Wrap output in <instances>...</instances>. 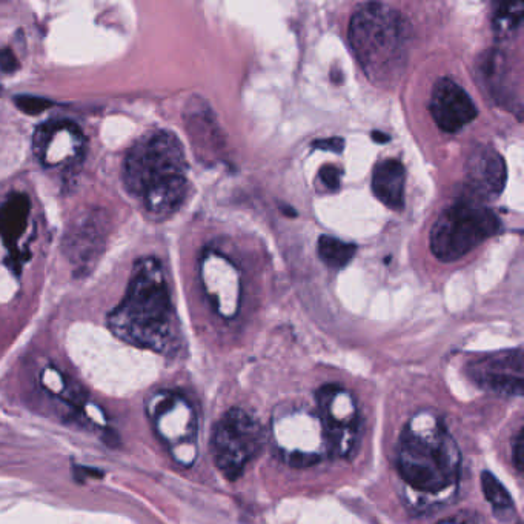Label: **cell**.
Wrapping results in <instances>:
<instances>
[{
    "mask_svg": "<svg viewBox=\"0 0 524 524\" xmlns=\"http://www.w3.org/2000/svg\"><path fill=\"white\" fill-rule=\"evenodd\" d=\"M200 279L209 303L223 319H233L240 306V276L228 257L206 249L200 259Z\"/></svg>",
    "mask_w": 524,
    "mask_h": 524,
    "instance_id": "7c38bea8",
    "label": "cell"
},
{
    "mask_svg": "<svg viewBox=\"0 0 524 524\" xmlns=\"http://www.w3.org/2000/svg\"><path fill=\"white\" fill-rule=\"evenodd\" d=\"M0 93H2V87H0Z\"/></svg>",
    "mask_w": 524,
    "mask_h": 524,
    "instance_id": "f1b7e54d",
    "label": "cell"
},
{
    "mask_svg": "<svg viewBox=\"0 0 524 524\" xmlns=\"http://www.w3.org/2000/svg\"><path fill=\"white\" fill-rule=\"evenodd\" d=\"M16 107L28 116H39L45 113L48 108L53 107L54 103L51 100L44 99V97L34 96H16L14 97Z\"/></svg>",
    "mask_w": 524,
    "mask_h": 524,
    "instance_id": "7402d4cb",
    "label": "cell"
},
{
    "mask_svg": "<svg viewBox=\"0 0 524 524\" xmlns=\"http://www.w3.org/2000/svg\"><path fill=\"white\" fill-rule=\"evenodd\" d=\"M429 111L437 127L445 133H457L477 117L471 96L449 77H442L432 88Z\"/></svg>",
    "mask_w": 524,
    "mask_h": 524,
    "instance_id": "5bb4252c",
    "label": "cell"
},
{
    "mask_svg": "<svg viewBox=\"0 0 524 524\" xmlns=\"http://www.w3.org/2000/svg\"><path fill=\"white\" fill-rule=\"evenodd\" d=\"M320 179L328 190H339L340 183H342V171L332 165L323 166L320 170Z\"/></svg>",
    "mask_w": 524,
    "mask_h": 524,
    "instance_id": "603a6c76",
    "label": "cell"
},
{
    "mask_svg": "<svg viewBox=\"0 0 524 524\" xmlns=\"http://www.w3.org/2000/svg\"><path fill=\"white\" fill-rule=\"evenodd\" d=\"M87 140L82 130L70 120H51L37 128L33 137V151L45 168L65 166L67 170L79 166L85 154Z\"/></svg>",
    "mask_w": 524,
    "mask_h": 524,
    "instance_id": "8fae6325",
    "label": "cell"
},
{
    "mask_svg": "<svg viewBox=\"0 0 524 524\" xmlns=\"http://www.w3.org/2000/svg\"><path fill=\"white\" fill-rule=\"evenodd\" d=\"M317 251H319L320 260L328 268L342 269L354 259L357 246L354 243L334 239V237L322 236L319 239Z\"/></svg>",
    "mask_w": 524,
    "mask_h": 524,
    "instance_id": "ffe728a7",
    "label": "cell"
},
{
    "mask_svg": "<svg viewBox=\"0 0 524 524\" xmlns=\"http://www.w3.org/2000/svg\"><path fill=\"white\" fill-rule=\"evenodd\" d=\"M408 20L386 4L360 5L349 24V42L360 67L374 83H389L405 70L408 59Z\"/></svg>",
    "mask_w": 524,
    "mask_h": 524,
    "instance_id": "277c9868",
    "label": "cell"
},
{
    "mask_svg": "<svg viewBox=\"0 0 524 524\" xmlns=\"http://www.w3.org/2000/svg\"><path fill=\"white\" fill-rule=\"evenodd\" d=\"M148 415L171 454L182 465H193L197 455V415L176 392L162 391L148 398Z\"/></svg>",
    "mask_w": 524,
    "mask_h": 524,
    "instance_id": "52a82bcc",
    "label": "cell"
},
{
    "mask_svg": "<svg viewBox=\"0 0 524 524\" xmlns=\"http://www.w3.org/2000/svg\"><path fill=\"white\" fill-rule=\"evenodd\" d=\"M76 471L77 472H83V475H85V477L100 478L103 475L102 472H100V471H93V469H90V468H77Z\"/></svg>",
    "mask_w": 524,
    "mask_h": 524,
    "instance_id": "4316f807",
    "label": "cell"
},
{
    "mask_svg": "<svg viewBox=\"0 0 524 524\" xmlns=\"http://www.w3.org/2000/svg\"><path fill=\"white\" fill-rule=\"evenodd\" d=\"M110 231V214L102 208L85 209L71 222L62 249L73 266L74 276L87 277L93 272L107 248Z\"/></svg>",
    "mask_w": 524,
    "mask_h": 524,
    "instance_id": "30bf717a",
    "label": "cell"
},
{
    "mask_svg": "<svg viewBox=\"0 0 524 524\" xmlns=\"http://www.w3.org/2000/svg\"><path fill=\"white\" fill-rule=\"evenodd\" d=\"M524 5L521 2H503L495 5L492 28L501 39L511 37L523 24Z\"/></svg>",
    "mask_w": 524,
    "mask_h": 524,
    "instance_id": "44dd1931",
    "label": "cell"
},
{
    "mask_svg": "<svg viewBox=\"0 0 524 524\" xmlns=\"http://www.w3.org/2000/svg\"><path fill=\"white\" fill-rule=\"evenodd\" d=\"M501 222L491 209L463 200L443 211L431 229V251L440 262L463 259L477 246L500 233Z\"/></svg>",
    "mask_w": 524,
    "mask_h": 524,
    "instance_id": "5b68a950",
    "label": "cell"
},
{
    "mask_svg": "<svg viewBox=\"0 0 524 524\" xmlns=\"http://www.w3.org/2000/svg\"><path fill=\"white\" fill-rule=\"evenodd\" d=\"M466 180L480 200H494L505 190L508 170L503 157L489 146H477L466 162Z\"/></svg>",
    "mask_w": 524,
    "mask_h": 524,
    "instance_id": "9a60e30c",
    "label": "cell"
},
{
    "mask_svg": "<svg viewBox=\"0 0 524 524\" xmlns=\"http://www.w3.org/2000/svg\"><path fill=\"white\" fill-rule=\"evenodd\" d=\"M314 146L319 148V150H328L334 151V153H340V151H343L345 142H343V139H339V137H332V139L328 140H317V142H314Z\"/></svg>",
    "mask_w": 524,
    "mask_h": 524,
    "instance_id": "484cf974",
    "label": "cell"
},
{
    "mask_svg": "<svg viewBox=\"0 0 524 524\" xmlns=\"http://www.w3.org/2000/svg\"><path fill=\"white\" fill-rule=\"evenodd\" d=\"M440 524H469V523H465V521L446 520V521H442V523Z\"/></svg>",
    "mask_w": 524,
    "mask_h": 524,
    "instance_id": "83f0119b",
    "label": "cell"
},
{
    "mask_svg": "<svg viewBox=\"0 0 524 524\" xmlns=\"http://www.w3.org/2000/svg\"><path fill=\"white\" fill-rule=\"evenodd\" d=\"M523 452H524V437L523 429L518 431V434L515 435L514 440H512V461H514L515 468L517 471L523 472Z\"/></svg>",
    "mask_w": 524,
    "mask_h": 524,
    "instance_id": "cb8c5ba5",
    "label": "cell"
},
{
    "mask_svg": "<svg viewBox=\"0 0 524 524\" xmlns=\"http://www.w3.org/2000/svg\"><path fill=\"white\" fill-rule=\"evenodd\" d=\"M468 374L481 389L505 397H521L524 386L523 351L518 348L483 355L471 362Z\"/></svg>",
    "mask_w": 524,
    "mask_h": 524,
    "instance_id": "4fadbf2b",
    "label": "cell"
},
{
    "mask_svg": "<svg viewBox=\"0 0 524 524\" xmlns=\"http://www.w3.org/2000/svg\"><path fill=\"white\" fill-rule=\"evenodd\" d=\"M316 403L329 455L351 457L362 434V418L354 395L343 386L325 385L316 392Z\"/></svg>",
    "mask_w": 524,
    "mask_h": 524,
    "instance_id": "ba28073f",
    "label": "cell"
},
{
    "mask_svg": "<svg viewBox=\"0 0 524 524\" xmlns=\"http://www.w3.org/2000/svg\"><path fill=\"white\" fill-rule=\"evenodd\" d=\"M405 166L400 160L386 159L377 163L372 174L374 196L394 211L405 208Z\"/></svg>",
    "mask_w": 524,
    "mask_h": 524,
    "instance_id": "ac0fdd59",
    "label": "cell"
},
{
    "mask_svg": "<svg viewBox=\"0 0 524 524\" xmlns=\"http://www.w3.org/2000/svg\"><path fill=\"white\" fill-rule=\"evenodd\" d=\"M481 489H483L486 500L491 503L495 517L503 521L511 520L514 517V501L508 489L501 485L492 472L485 471L481 474Z\"/></svg>",
    "mask_w": 524,
    "mask_h": 524,
    "instance_id": "d6986e66",
    "label": "cell"
},
{
    "mask_svg": "<svg viewBox=\"0 0 524 524\" xmlns=\"http://www.w3.org/2000/svg\"><path fill=\"white\" fill-rule=\"evenodd\" d=\"M123 183L151 219L173 216L188 194V162L179 137L166 130L140 137L123 162Z\"/></svg>",
    "mask_w": 524,
    "mask_h": 524,
    "instance_id": "7a4b0ae2",
    "label": "cell"
},
{
    "mask_svg": "<svg viewBox=\"0 0 524 524\" xmlns=\"http://www.w3.org/2000/svg\"><path fill=\"white\" fill-rule=\"evenodd\" d=\"M0 70L7 74L16 73L19 70V60L10 48L0 50Z\"/></svg>",
    "mask_w": 524,
    "mask_h": 524,
    "instance_id": "d4e9b609",
    "label": "cell"
},
{
    "mask_svg": "<svg viewBox=\"0 0 524 524\" xmlns=\"http://www.w3.org/2000/svg\"><path fill=\"white\" fill-rule=\"evenodd\" d=\"M272 437L280 454L294 468L316 465L329 455L317 412L308 409L277 414L272 423Z\"/></svg>",
    "mask_w": 524,
    "mask_h": 524,
    "instance_id": "9c48e42d",
    "label": "cell"
},
{
    "mask_svg": "<svg viewBox=\"0 0 524 524\" xmlns=\"http://www.w3.org/2000/svg\"><path fill=\"white\" fill-rule=\"evenodd\" d=\"M108 326L117 339L137 348L176 349V312L165 268L157 257H142L134 263L127 294L110 312Z\"/></svg>",
    "mask_w": 524,
    "mask_h": 524,
    "instance_id": "6da1fadb",
    "label": "cell"
},
{
    "mask_svg": "<svg viewBox=\"0 0 524 524\" xmlns=\"http://www.w3.org/2000/svg\"><path fill=\"white\" fill-rule=\"evenodd\" d=\"M31 213L30 196L25 193H11L0 203V239L10 251L14 269H20L19 242L28 228Z\"/></svg>",
    "mask_w": 524,
    "mask_h": 524,
    "instance_id": "e0dca14e",
    "label": "cell"
},
{
    "mask_svg": "<svg viewBox=\"0 0 524 524\" xmlns=\"http://www.w3.org/2000/svg\"><path fill=\"white\" fill-rule=\"evenodd\" d=\"M397 468L418 494L435 497L457 486L461 452L440 415L420 411L409 418L398 442Z\"/></svg>",
    "mask_w": 524,
    "mask_h": 524,
    "instance_id": "3957f363",
    "label": "cell"
},
{
    "mask_svg": "<svg viewBox=\"0 0 524 524\" xmlns=\"http://www.w3.org/2000/svg\"><path fill=\"white\" fill-rule=\"evenodd\" d=\"M265 443L259 420L243 409H229L214 426L211 452L217 468L228 480L242 477L246 466L257 457Z\"/></svg>",
    "mask_w": 524,
    "mask_h": 524,
    "instance_id": "8992f818",
    "label": "cell"
},
{
    "mask_svg": "<svg viewBox=\"0 0 524 524\" xmlns=\"http://www.w3.org/2000/svg\"><path fill=\"white\" fill-rule=\"evenodd\" d=\"M185 122L200 162H217L223 151V137L213 111L202 100L193 99L185 108Z\"/></svg>",
    "mask_w": 524,
    "mask_h": 524,
    "instance_id": "2e32d148",
    "label": "cell"
}]
</instances>
